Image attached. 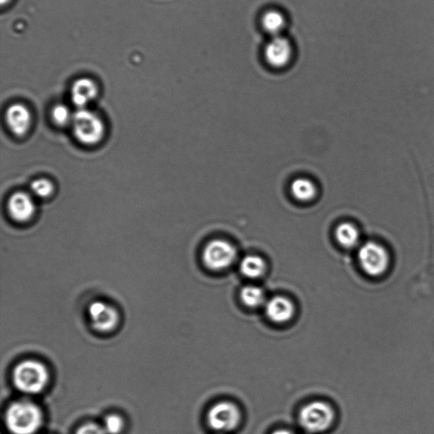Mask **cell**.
Listing matches in <instances>:
<instances>
[{
    "mask_svg": "<svg viewBox=\"0 0 434 434\" xmlns=\"http://www.w3.org/2000/svg\"><path fill=\"white\" fill-rule=\"evenodd\" d=\"M30 189L32 194L36 197L45 199L53 194L54 185L48 179L39 178L31 183Z\"/></svg>",
    "mask_w": 434,
    "mask_h": 434,
    "instance_id": "20",
    "label": "cell"
},
{
    "mask_svg": "<svg viewBox=\"0 0 434 434\" xmlns=\"http://www.w3.org/2000/svg\"><path fill=\"white\" fill-rule=\"evenodd\" d=\"M292 194L300 202H310L315 198L316 187L311 180L306 178H298L292 183Z\"/></svg>",
    "mask_w": 434,
    "mask_h": 434,
    "instance_id": "17",
    "label": "cell"
},
{
    "mask_svg": "<svg viewBox=\"0 0 434 434\" xmlns=\"http://www.w3.org/2000/svg\"><path fill=\"white\" fill-rule=\"evenodd\" d=\"M6 120L11 132L16 136L23 137L31 127L32 114L26 106L16 103L7 108Z\"/></svg>",
    "mask_w": 434,
    "mask_h": 434,
    "instance_id": "11",
    "label": "cell"
},
{
    "mask_svg": "<svg viewBox=\"0 0 434 434\" xmlns=\"http://www.w3.org/2000/svg\"><path fill=\"white\" fill-rule=\"evenodd\" d=\"M6 423L12 434H35L43 423V413L36 404L20 400L8 408Z\"/></svg>",
    "mask_w": 434,
    "mask_h": 434,
    "instance_id": "1",
    "label": "cell"
},
{
    "mask_svg": "<svg viewBox=\"0 0 434 434\" xmlns=\"http://www.w3.org/2000/svg\"><path fill=\"white\" fill-rule=\"evenodd\" d=\"M266 63L271 68L281 70L291 64L294 56L293 43L285 35L271 37L264 50Z\"/></svg>",
    "mask_w": 434,
    "mask_h": 434,
    "instance_id": "7",
    "label": "cell"
},
{
    "mask_svg": "<svg viewBox=\"0 0 434 434\" xmlns=\"http://www.w3.org/2000/svg\"><path fill=\"white\" fill-rule=\"evenodd\" d=\"M7 207L11 218L18 223L28 222L36 212L35 199L26 192H16L12 194Z\"/></svg>",
    "mask_w": 434,
    "mask_h": 434,
    "instance_id": "10",
    "label": "cell"
},
{
    "mask_svg": "<svg viewBox=\"0 0 434 434\" xmlns=\"http://www.w3.org/2000/svg\"><path fill=\"white\" fill-rule=\"evenodd\" d=\"M265 310L267 317L276 323H287L294 313L293 303L283 296H275L266 302Z\"/></svg>",
    "mask_w": 434,
    "mask_h": 434,
    "instance_id": "13",
    "label": "cell"
},
{
    "mask_svg": "<svg viewBox=\"0 0 434 434\" xmlns=\"http://www.w3.org/2000/svg\"><path fill=\"white\" fill-rule=\"evenodd\" d=\"M361 267L367 275L379 277L389 269L390 254L382 244L376 242H367L363 244L358 253Z\"/></svg>",
    "mask_w": 434,
    "mask_h": 434,
    "instance_id": "5",
    "label": "cell"
},
{
    "mask_svg": "<svg viewBox=\"0 0 434 434\" xmlns=\"http://www.w3.org/2000/svg\"><path fill=\"white\" fill-rule=\"evenodd\" d=\"M273 434H293L289 430L286 429H279L277 431H275Z\"/></svg>",
    "mask_w": 434,
    "mask_h": 434,
    "instance_id": "23",
    "label": "cell"
},
{
    "mask_svg": "<svg viewBox=\"0 0 434 434\" xmlns=\"http://www.w3.org/2000/svg\"><path fill=\"white\" fill-rule=\"evenodd\" d=\"M335 412L328 404L323 402H311L299 411V421L308 433H320L331 427Z\"/></svg>",
    "mask_w": 434,
    "mask_h": 434,
    "instance_id": "4",
    "label": "cell"
},
{
    "mask_svg": "<svg viewBox=\"0 0 434 434\" xmlns=\"http://www.w3.org/2000/svg\"><path fill=\"white\" fill-rule=\"evenodd\" d=\"M73 114L68 106L64 104H58L54 107L51 118L54 124L59 127H66L72 124Z\"/></svg>",
    "mask_w": 434,
    "mask_h": 434,
    "instance_id": "19",
    "label": "cell"
},
{
    "mask_svg": "<svg viewBox=\"0 0 434 434\" xmlns=\"http://www.w3.org/2000/svg\"><path fill=\"white\" fill-rule=\"evenodd\" d=\"M240 297L245 306L249 307L256 308L266 304L264 291L258 286L244 287L241 290Z\"/></svg>",
    "mask_w": 434,
    "mask_h": 434,
    "instance_id": "18",
    "label": "cell"
},
{
    "mask_svg": "<svg viewBox=\"0 0 434 434\" xmlns=\"http://www.w3.org/2000/svg\"><path fill=\"white\" fill-rule=\"evenodd\" d=\"M261 24L267 35L271 37L283 35L287 25V20L283 11L271 9L264 12L261 18Z\"/></svg>",
    "mask_w": 434,
    "mask_h": 434,
    "instance_id": "14",
    "label": "cell"
},
{
    "mask_svg": "<svg viewBox=\"0 0 434 434\" xmlns=\"http://www.w3.org/2000/svg\"><path fill=\"white\" fill-rule=\"evenodd\" d=\"M337 242L345 248L356 247L360 240V232L354 225L345 223L337 226L335 231Z\"/></svg>",
    "mask_w": 434,
    "mask_h": 434,
    "instance_id": "15",
    "label": "cell"
},
{
    "mask_svg": "<svg viewBox=\"0 0 434 434\" xmlns=\"http://www.w3.org/2000/svg\"><path fill=\"white\" fill-rule=\"evenodd\" d=\"M97 85L89 78H80L73 83L70 98L78 108H87L97 97Z\"/></svg>",
    "mask_w": 434,
    "mask_h": 434,
    "instance_id": "12",
    "label": "cell"
},
{
    "mask_svg": "<svg viewBox=\"0 0 434 434\" xmlns=\"http://www.w3.org/2000/svg\"><path fill=\"white\" fill-rule=\"evenodd\" d=\"M266 263L257 256H248L240 263L241 273L249 278H259L266 273Z\"/></svg>",
    "mask_w": 434,
    "mask_h": 434,
    "instance_id": "16",
    "label": "cell"
},
{
    "mask_svg": "<svg viewBox=\"0 0 434 434\" xmlns=\"http://www.w3.org/2000/svg\"><path fill=\"white\" fill-rule=\"evenodd\" d=\"M49 374L43 363L27 360L19 363L13 371L14 385L19 391L27 395L41 393L49 383Z\"/></svg>",
    "mask_w": 434,
    "mask_h": 434,
    "instance_id": "2",
    "label": "cell"
},
{
    "mask_svg": "<svg viewBox=\"0 0 434 434\" xmlns=\"http://www.w3.org/2000/svg\"><path fill=\"white\" fill-rule=\"evenodd\" d=\"M11 0H1L2 6L6 5V4L9 3Z\"/></svg>",
    "mask_w": 434,
    "mask_h": 434,
    "instance_id": "24",
    "label": "cell"
},
{
    "mask_svg": "<svg viewBox=\"0 0 434 434\" xmlns=\"http://www.w3.org/2000/svg\"><path fill=\"white\" fill-rule=\"evenodd\" d=\"M123 420L118 415H110L104 419L102 426L106 434H118L123 428Z\"/></svg>",
    "mask_w": 434,
    "mask_h": 434,
    "instance_id": "21",
    "label": "cell"
},
{
    "mask_svg": "<svg viewBox=\"0 0 434 434\" xmlns=\"http://www.w3.org/2000/svg\"><path fill=\"white\" fill-rule=\"evenodd\" d=\"M76 434H106L102 426L95 423H87L82 426Z\"/></svg>",
    "mask_w": 434,
    "mask_h": 434,
    "instance_id": "22",
    "label": "cell"
},
{
    "mask_svg": "<svg viewBox=\"0 0 434 434\" xmlns=\"http://www.w3.org/2000/svg\"><path fill=\"white\" fill-rule=\"evenodd\" d=\"M72 127L74 136L85 145H95L103 140L106 127L103 120L89 108H78L74 112Z\"/></svg>",
    "mask_w": 434,
    "mask_h": 434,
    "instance_id": "3",
    "label": "cell"
},
{
    "mask_svg": "<svg viewBox=\"0 0 434 434\" xmlns=\"http://www.w3.org/2000/svg\"><path fill=\"white\" fill-rule=\"evenodd\" d=\"M91 324L95 330L108 333L113 330L118 324L119 315L114 307L106 303L96 302L89 309Z\"/></svg>",
    "mask_w": 434,
    "mask_h": 434,
    "instance_id": "9",
    "label": "cell"
},
{
    "mask_svg": "<svg viewBox=\"0 0 434 434\" xmlns=\"http://www.w3.org/2000/svg\"><path fill=\"white\" fill-rule=\"evenodd\" d=\"M241 416L239 408L231 402H219L208 412L207 421L212 429L218 432L232 431L239 425Z\"/></svg>",
    "mask_w": 434,
    "mask_h": 434,
    "instance_id": "8",
    "label": "cell"
},
{
    "mask_svg": "<svg viewBox=\"0 0 434 434\" xmlns=\"http://www.w3.org/2000/svg\"><path fill=\"white\" fill-rule=\"evenodd\" d=\"M237 249L228 241L215 240L208 243L203 252V261L207 268L223 271L236 261Z\"/></svg>",
    "mask_w": 434,
    "mask_h": 434,
    "instance_id": "6",
    "label": "cell"
}]
</instances>
